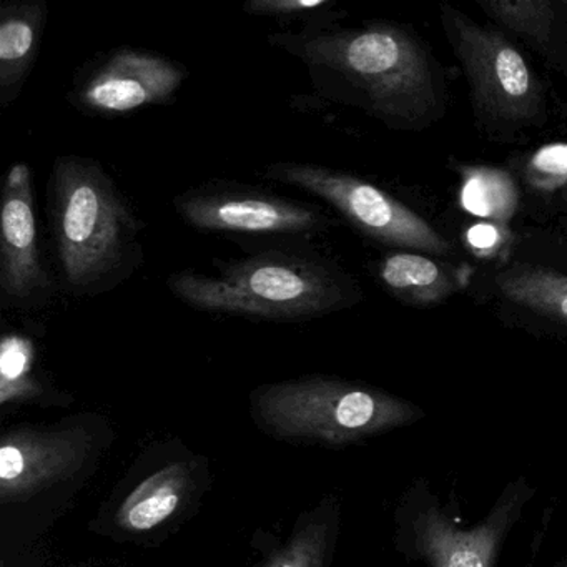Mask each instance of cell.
Wrapping results in <instances>:
<instances>
[{
	"label": "cell",
	"mask_w": 567,
	"mask_h": 567,
	"mask_svg": "<svg viewBox=\"0 0 567 567\" xmlns=\"http://www.w3.org/2000/svg\"><path fill=\"white\" fill-rule=\"evenodd\" d=\"M187 78L184 65L141 49H118L75 84L79 109L125 115L174 101Z\"/></svg>",
	"instance_id": "obj_10"
},
{
	"label": "cell",
	"mask_w": 567,
	"mask_h": 567,
	"mask_svg": "<svg viewBox=\"0 0 567 567\" xmlns=\"http://www.w3.org/2000/svg\"><path fill=\"white\" fill-rule=\"evenodd\" d=\"M467 238H470L471 247L476 248L477 251H489L496 247L499 234L489 225H477L467 234Z\"/></svg>",
	"instance_id": "obj_22"
},
{
	"label": "cell",
	"mask_w": 567,
	"mask_h": 567,
	"mask_svg": "<svg viewBox=\"0 0 567 567\" xmlns=\"http://www.w3.org/2000/svg\"><path fill=\"white\" fill-rule=\"evenodd\" d=\"M48 214L62 280L74 297L109 293L144 261L142 224L94 158L65 155L55 161Z\"/></svg>",
	"instance_id": "obj_1"
},
{
	"label": "cell",
	"mask_w": 567,
	"mask_h": 567,
	"mask_svg": "<svg viewBox=\"0 0 567 567\" xmlns=\"http://www.w3.org/2000/svg\"><path fill=\"white\" fill-rule=\"evenodd\" d=\"M307 65L315 79H341L388 118L421 117L433 104V75L413 38L391 25L318 28L268 38Z\"/></svg>",
	"instance_id": "obj_3"
},
{
	"label": "cell",
	"mask_w": 567,
	"mask_h": 567,
	"mask_svg": "<svg viewBox=\"0 0 567 567\" xmlns=\"http://www.w3.org/2000/svg\"><path fill=\"white\" fill-rule=\"evenodd\" d=\"M174 297L195 310L265 321H308L344 308L350 288L323 258L264 251L218 265V275L178 271L167 280Z\"/></svg>",
	"instance_id": "obj_2"
},
{
	"label": "cell",
	"mask_w": 567,
	"mask_h": 567,
	"mask_svg": "<svg viewBox=\"0 0 567 567\" xmlns=\"http://www.w3.org/2000/svg\"><path fill=\"white\" fill-rule=\"evenodd\" d=\"M255 411L275 436L330 447L414 426L427 416L420 404L406 398L330 377L261 386L255 391Z\"/></svg>",
	"instance_id": "obj_4"
},
{
	"label": "cell",
	"mask_w": 567,
	"mask_h": 567,
	"mask_svg": "<svg viewBox=\"0 0 567 567\" xmlns=\"http://www.w3.org/2000/svg\"><path fill=\"white\" fill-rule=\"evenodd\" d=\"M192 489V471L187 463H172L141 486L124 501L117 514L122 529L145 533L171 519Z\"/></svg>",
	"instance_id": "obj_13"
},
{
	"label": "cell",
	"mask_w": 567,
	"mask_h": 567,
	"mask_svg": "<svg viewBox=\"0 0 567 567\" xmlns=\"http://www.w3.org/2000/svg\"><path fill=\"white\" fill-rule=\"evenodd\" d=\"M174 204L185 224L200 231L311 235L328 225L313 205L244 185H207L178 195Z\"/></svg>",
	"instance_id": "obj_8"
},
{
	"label": "cell",
	"mask_w": 567,
	"mask_h": 567,
	"mask_svg": "<svg viewBox=\"0 0 567 567\" xmlns=\"http://www.w3.org/2000/svg\"><path fill=\"white\" fill-rule=\"evenodd\" d=\"M503 297L543 317L567 323V277L533 265H514L497 275Z\"/></svg>",
	"instance_id": "obj_15"
},
{
	"label": "cell",
	"mask_w": 567,
	"mask_h": 567,
	"mask_svg": "<svg viewBox=\"0 0 567 567\" xmlns=\"http://www.w3.org/2000/svg\"><path fill=\"white\" fill-rule=\"evenodd\" d=\"M480 6L494 21L524 38L546 42L553 31L554 8L547 0H489Z\"/></svg>",
	"instance_id": "obj_19"
},
{
	"label": "cell",
	"mask_w": 567,
	"mask_h": 567,
	"mask_svg": "<svg viewBox=\"0 0 567 567\" xmlns=\"http://www.w3.org/2000/svg\"><path fill=\"white\" fill-rule=\"evenodd\" d=\"M42 261L32 171L16 162L6 175L0 212V297L6 307L41 308L54 295Z\"/></svg>",
	"instance_id": "obj_9"
},
{
	"label": "cell",
	"mask_w": 567,
	"mask_h": 567,
	"mask_svg": "<svg viewBox=\"0 0 567 567\" xmlns=\"http://www.w3.org/2000/svg\"><path fill=\"white\" fill-rule=\"evenodd\" d=\"M566 6H567V2H566Z\"/></svg>",
	"instance_id": "obj_24"
},
{
	"label": "cell",
	"mask_w": 567,
	"mask_h": 567,
	"mask_svg": "<svg viewBox=\"0 0 567 567\" xmlns=\"http://www.w3.org/2000/svg\"><path fill=\"white\" fill-rule=\"evenodd\" d=\"M337 527L338 509L333 506L298 529L287 546L277 550L264 567H328Z\"/></svg>",
	"instance_id": "obj_17"
},
{
	"label": "cell",
	"mask_w": 567,
	"mask_h": 567,
	"mask_svg": "<svg viewBox=\"0 0 567 567\" xmlns=\"http://www.w3.org/2000/svg\"><path fill=\"white\" fill-rule=\"evenodd\" d=\"M48 24L44 0H9L0 6V107L18 101L41 52Z\"/></svg>",
	"instance_id": "obj_12"
},
{
	"label": "cell",
	"mask_w": 567,
	"mask_h": 567,
	"mask_svg": "<svg viewBox=\"0 0 567 567\" xmlns=\"http://www.w3.org/2000/svg\"><path fill=\"white\" fill-rule=\"evenodd\" d=\"M557 567H567V557L563 560V563L557 564Z\"/></svg>",
	"instance_id": "obj_23"
},
{
	"label": "cell",
	"mask_w": 567,
	"mask_h": 567,
	"mask_svg": "<svg viewBox=\"0 0 567 567\" xmlns=\"http://www.w3.org/2000/svg\"><path fill=\"white\" fill-rule=\"evenodd\" d=\"M264 177L327 202L374 240L433 255L453 251V245L424 218L386 192L353 175L321 165L277 162L267 167Z\"/></svg>",
	"instance_id": "obj_6"
},
{
	"label": "cell",
	"mask_w": 567,
	"mask_h": 567,
	"mask_svg": "<svg viewBox=\"0 0 567 567\" xmlns=\"http://www.w3.org/2000/svg\"><path fill=\"white\" fill-rule=\"evenodd\" d=\"M463 207L477 217L509 220L516 210L517 192L504 172L494 168H467L464 175Z\"/></svg>",
	"instance_id": "obj_16"
},
{
	"label": "cell",
	"mask_w": 567,
	"mask_h": 567,
	"mask_svg": "<svg viewBox=\"0 0 567 567\" xmlns=\"http://www.w3.org/2000/svg\"><path fill=\"white\" fill-rule=\"evenodd\" d=\"M92 440L82 427H18L0 444L2 504L29 499L81 470Z\"/></svg>",
	"instance_id": "obj_11"
},
{
	"label": "cell",
	"mask_w": 567,
	"mask_h": 567,
	"mask_svg": "<svg viewBox=\"0 0 567 567\" xmlns=\"http://www.w3.org/2000/svg\"><path fill=\"white\" fill-rule=\"evenodd\" d=\"M443 19L477 104L499 121L536 118L540 85L520 52L454 9L443 8Z\"/></svg>",
	"instance_id": "obj_7"
},
{
	"label": "cell",
	"mask_w": 567,
	"mask_h": 567,
	"mask_svg": "<svg viewBox=\"0 0 567 567\" xmlns=\"http://www.w3.org/2000/svg\"><path fill=\"white\" fill-rule=\"evenodd\" d=\"M388 290L416 305H431L453 293L454 278L437 261L417 254L388 255L380 265Z\"/></svg>",
	"instance_id": "obj_14"
},
{
	"label": "cell",
	"mask_w": 567,
	"mask_h": 567,
	"mask_svg": "<svg viewBox=\"0 0 567 567\" xmlns=\"http://www.w3.org/2000/svg\"><path fill=\"white\" fill-rule=\"evenodd\" d=\"M330 8V0H248L244 4V12L287 21L310 19V24H313V18H320Z\"/></svg>",
	"instance_id": "obj_21"
},
{
	"label": "cell",
	"mask_w": 567,
	"mask_h": 567,
	"mask_svg": "<svg viewBox=\"0 0 567 567\" xmlns=\"http://www.w3.org/2000/svg\"><path fill=\"white\" fill-rule=\"evenodd\" d=\"M526 178L537 190L554 192L567 185V144L537 148L527 161Z\"/></svg>",
	"instance_id": "obj_20"
},
{
	"label": "cell",
	"mask_w": 567,
	"mask_h": 567,
	"mask_svg": "<svg viewBox=\"0 0 567 567\" xmlns=\"http://www.w3.org/2000/svg\"><path fill=\"white\" fill-rule=\"evenodd\" d=\"M35 351L28 338L6 333L0 347V403H19L41 396L42 388L32 373Z\"/></svg>",
	"instance_id": "obj_18"
},
{
	"label": "cell",
	"mask_w": 567,
	"mask_h": 567,
	"mask_svg": "<svg viewBox=\"0 0 567 567\" xmlns=\"http://www.w3.org/2000/svg\"><path fill=\"white\" fill-rule=\"evenodd\" d=\"M536 494V484L519 474L477 523L466 526L456 497L444 501L427 477H414L394 507V547L408 563L424 567H497Z\"/></svg>",
	"instance_id": "obj_5"
}]
</instances>
